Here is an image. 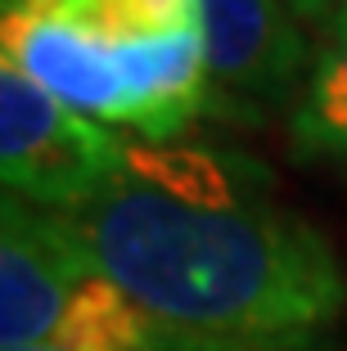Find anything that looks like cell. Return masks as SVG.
<instances>
[{"label": "cell", "mask_w": 347, "mask_h": 351, "mask_svg": "<svg viewBox=\"0 0 347 351\" xmlns=\"http://www.w3.org/2000/svg\"><path fill=\"white\" fill-rule=\"evenodd\" d=\"M131 140L72 113L27 73L0 63V180L5 194L77 212L122 176Z\"/></svg>", "instance_id": "7a4b0ae2"}, {"label": "cell", "mask_w": 347, "mask_h": 351, "mask_svg": "<svg viewBox=\"0 0 347 351\" xmlns=\"http://www.w3.org/2000/svg\"><path fill=\"white\" fill-rule=\"evenodd\" d=\"M298 23H334V14L343 10V0H284Z\"/></svg>", "instance_id": "52a82bcc"}, {"label": "cell", "mask_w": 347, "mask_h": 351, "mask_svg": "<svg viewBox=\"0 0 347 351\" xmlns=\"http://www.w3.org/2000/svg\"><path fill=\"white\" fill-rule=\"evenodd\" d=\"M95 275L68 212L5 194L0 207V351L45 347L72 293Z\"/></svg>", "instance_id": "3957f363"}, {"label": "cell", "mask_w": 347, "mask_h": 351, "mask_svg": "<svg viewBox=\"0 0 347 351\" xmlns=\"http://www.w3.org/2000/svg\"><path fill=\"white\" fill-rule=\"evenodd\" d=\"M54 351H158V333L144 320V311L126 298L113 279L95 270L82 289L72 293L63 320L54 324Z\"/></svg>", "instance_id": "5b68a950"}, {"label": "cell", "mask_w": 347, "mask_h": 351, "mask_svg": "<svg viewBox=\"0 0 347 351\" xmlns=\"http://www.w3.org/2000/svg\"><path fill=\"white\" fill-rule=\"evenodd\" d=\"M293 140L302 154L334 158L347 171V19L329 23L293 108Z\"/></svg>", "instance_id": "8992f818"}, {"label": "cell", "mask_w": 347, "mask_h": 351, "mask_svg": "<svg viewBox=\"0 0 347 351\" xmlns=\"http://www.w3.org/2000/svg\"><path fill=\"white\" fill-rule=\"evenodd\" d=\"M334 19H347V0H343V10H338V14H334Z\"/></svg>", "instance_id": "9c48e42d"}, {"label": "cell", "mask_w": 347, "mask_h": 351, "mask_svg": "<svg viewBox=\"0 0 347 351\" xmlns=\"http://www.w3.org/2000/svg\"><path fill=\"white\" fill-rule=\"evenodd\" d=\"M212 95L225 113H262L293 99L311 73L302 23L284 0H199Z\"/></svg>", "instance_id": "277c9868"}, {"label": "cell", "mask_w": 347, "mask_h": 351, "mask_svg": "<svg viewBox=\"0 0 347 351\" xmlns=\"http://www.w3.org/2000/svg\"><path fill=\"white\" fill-rule=\"evenodd\" d=\"M19 351H54V347H19Z\"/></svg>", "instance_id": "ba28073f"}, {"label": "cell", "mask_w": 347, "mask_h": 351, "mask_svg": "<svg viewBox=\"0 0 347 351\" xmlns=\"http://www.w3.org/2000/svg\"><path fill=\"white\" fill-rule=\"evenodd\" d=\"M230 171L203 149L131 140L122 176L68 221L158 351H311L347 311V270L311 221L244 198Z\"/></svg>", "instance_id": "6da1fadb"}]
</instances>
